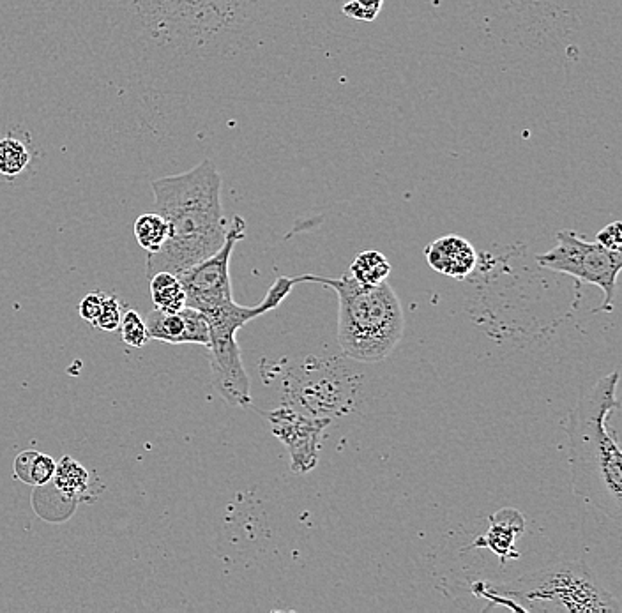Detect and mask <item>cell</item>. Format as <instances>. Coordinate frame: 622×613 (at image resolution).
Masks as SVG:
<instances>
[{
	"instance_id": "6da1fadb",
	"label": "cell",
	"mask_w": 622,
	"mask_h": 613,
	"mask_svg": "<svg viewBox=\"0 0 622 613\" xmlns=\"http://www.w3.org/2000/svg\"><path fill=\"white\" fill-rule=\"evenodd\" d=\"M156 212L168 223V237L160 251L147 255L145 274L186 269L220 250L227 237L221 205V175L211 159L188 172L151 182Z\"/></svg>"
},
{
	"instance_id": "7a4b0ae2",
	"label": "cell",
	"mask_w": 622,
	"mask_h": 613,
	"mask_svg": "<svg viewBox=\"0 0 622 613\" xmlns=\"http://www.w3.org/2000/svg\"><path fill=\"white\" fill-rule=\"evenodd\" d=\"M617 387L619 371H612L580 398L564 421L573 492L614 522L622 515V453L610 424L621 410Z\"/></svg>"
},
{
	"instance_id": "3957f363",
	"label": "cell",
	"mask_w": 622,
	"mask_h": 613,
	"mask_svg": "<svg viewBox=\"0 0 622 613\" xmlns=\"http://www.w3.org/2000/svg\"><path fill=\"white\" fill-rule=\"evenodd\" d=\"M303 283L333 288L338 296V343L343 356L359 363H380L402 340L405 315L393 287L382 281L366 287L350 274L326 278L301 274Z\"/></svg>"
},
{
	"instance_id": "277c9868",
	"label": "cell",
	"mask_w": 622,
	"mask_h": 613,
	"mask_svg": "<svg viewBox=\"0 0 622 613\" xmlns=\"http://www.w3.org/2000/svg\"><path fill=\"white\" fill-rule=\"evenodd\" d=\"M474 594L516 612L619 613L608 592L584 561H562L511 583H474Z\"/></svg>"
},
{
	"instance_id": "5b68a950",
	"label": "cell",
	"mask_w": 622,
	"mask_h": 613,
	"mask_svg": "<svg viewBox=\"0 0 622 613\" xmlns=\"http://www.w3.org/2000/svg\"><path fill=\"white\" fill-rule=\"evenodd\" d=\"M299 283H303L301 276H280L267 290L264 301L257 306H241L236 301H230L204 313L211 336L207 349L211 352L213 386L228 405L248 407L251 403L250 377L237 345V333L251 320L276 310Z\"/></svg>"
},
{
	"instance_id": "8992f818",
	"label": "cell",
	"mask_w": 622,
	"mask_h": 613,
	"mask_svg": "<svg viewBox=\"0 0 622 613\" xmlns=\"http://www.w3.org/2000/svg\"><path fill=\"white\" fill-rule=\"evenodd\" d=\"M352 371L334 361L308 357L292 373L283 405L308 416L334 417L349 414L356 403L359 384Z\"/></svg>"
},
{
	"instance_id": "52a82bcc",
	"label": "cell",
	"mask_w": 622,
	"mask_h": 613,
	"mask_svg": "<svg viewBox=\"0 0 622 613\" xmlns=\"http://www.w3.org/2000/svg\"><path fill=\"white\" fill-rule=\"evenodd\" d=\"M545 269L573 276L582 283L603 290L600 311L614 310L615 288L622 269V251H610L601 244L589 243L573 230L557 232V246L536 257Z\"/></svg>"
},
{
	"instance_id": "ba28073f",
	"label": "cell",
	"mask_w": 622,
	"mask_h": 613,
	"mask_svg": "<svg viewBox=\"0 0 622 613\" xmlns=\"http://www.w3.org/2000/svg\"><path fill=\"white\" fill-rule=\"evenodd\" d=\"M246 237V221L234 216L228 225L227 237L220 250L179 274L186 292V306L207 313L234 301L230 281V258L237 243Z\"/></svg>"
},
{
	"instance_id": "9c48e42d",
	"label": "cell",
	"mask_w": 622,
	"mask_h": 613,
	"mask_svg": "<svg viewBox=\"0 0 622 613\" xmlns=\"http://www.w3.org/2000/svg\"><path fill=\"white\" fill-rule=\"evenodd\" d=\"M271 432L285 444L290 455V469L308 474L319 463V449L331 417L308 416L299 410L281 405L264 414Z\"/></svg>"
},
{
	"instance_id": "30bf717a",
	"label": "cell",
	"mask_w": 622,
	"mask_h": 613,
	"mask_svg": "<svg viewBox=\"0 0 622 613\" xmlns=\"http://www.w3.org/2000/svg\"><path fill=\"white\" fill-rule=\"evenodd\" d=\"M149 340L170 345H202L209 347V322L202 311L184 306L175 313L152 310L144 318Z\"/></svg>"
},
{
	"instance_id": "8fae6325",
	"label": "cell",
	"mask_w": 622,
	"mask_h": 613,
	"mask_svg": "<svg viewBox=\"0 0 622 613\" xmlns=\"http://www.w3.org/2000/svg\"><path fill=\"white\" fill-rule=\"evenodd\" d=\"M425 258L433 271L455 280H465L478 265L474 246L460 235H446L428 244Z\"/></svg>"
},
{
	"instance_id": "7c38bea8",
	"label": "cell",
	"mask_w": 622,
	"mask_h": 613,
	"mask_svg": "<svg viewBox=\"0 0 622 613\" xmlns=\"http://www.w3.org/2000/svg\"><path fill=\"white\" fill-rule=\"evenodd\" d=\"M38 152L22 129L0 131V182H15L31 172Z\"/></svg>"
},
{
	"instance_id": "4fadbf2b",
	"label": "cell",
	"mask_w": 622,
	"mask_h": 613,
	"mask_svg": "<svg viewBox=\"0 0 622 613\" xmlns=\"http://www.w3.org/2000/svg\"><path fill=\"white\" fill-rule=\"evenodd\" d=\"M524 529V516L520 515L516 509H501L495 515L490 516V530L486 532L485 538L478 539L474 546L481 545L490 548L504 562L508 557H516L513 546H515L518 534H522Z\"/></svg>"
},
{
	"instance_id": "5bb4252c",
	"label": "cell",
	"mask_w": 622,
	"mask_h": 613,
	"mask_svg": "<svg viewBox=\"0 0 622 613\" xmlns=\"http://www.w3.org/2000/svg\"><path fill=\"white\" fill-rule=\"evenodd\" d=\"M149 287L154 310L175 313L186 306V292L177 274L167 271L152 274L149 278Z\"/></svg>"
},
{
	"instance_id": "9a60e30c",
	"label": "cell",
	"mask_w": 622,
	"mask_h": 613,
	"mask_svg": "<svg viewBox=\"0 0 622 613\" xmlns=\"http://www.w3.org/2000/svg\"><path fill=\"white\" fill-rule=\"evenodd\" d=\"M55 465L52 456L39 451H23L16 456L15 476L25 485L45 486L54 477Z\"/></svg>"
},
{
	"instance_id": "2e32d148",
	"label": "cell",
	"mask_w": 622,
	"mask_h": 613,
	"mask_svg": "<svg viewBox=\"0 0 622 613\" xmlns=\"http://www.w3.org/2000/svg\"><path fill=\"white\" fill-rule=\"evenodd\" d=\"M349 274L357 283L373 287L387 281L391 274V264L386 255H382L380 251H363L350 264Z\"/></svg>"
},
{
	"instance_id": "e0dca14e",
	"label": "cell",
	"mask_w": 622,
	"mask_h": 613,
	"mask_svg": "<svg viewBox=\"0 0 622 613\" xmlns=\"http://www.w3.org/2000/svg\"><path fill=\"white\" fill-rule=\"evenodd\" d=\"M54 485L59 492L75 499L78 495L87 492L89 488V472L84 465L76 462L71 456H64L61 462L55 465Z\"/></svg>"
},
{
	"instance_id": "ac0fdd59",
	"label": "cell",
	"mask_w": 622,
	"mask_h": 613,
	"mask_svg": "<svg viewBox=\"0 0 622 613\" xmlns=\"http://www.w3.org/2000/svg\"><path fill=\"white\" fill-rule=\"evenodd\" d=\"M135 239L147 255L160 251L168 237V223L158 212H147L135 221Z\"/></svg>"
},
{
	"instance_id": "d6986e66",
	"label": "cell",
	"mask_w": 622,
	"mask_h": 613,
	"mask_svg": "<svg viewBox=\"0 0 622 613\" xmlns=\"http://www.w3.org/2000/svg\"><path fill=\"white\" fill-rule=\"evenodd\" d=\"M119 331H121L122 341L131 349H142L145 343L149 341L145 320L140 317L137 310H128L126 313H122Z\"/></svg>"
},
{
	"instance_id": "ffe728a7",
	"label": "cell",
	"mask_w": 622,
	"mask_h": 613,
	"mask_svg": "<svg viewBox=\"0 0 622 613\" xmlns=\"http://www.w3.org/2000/svg\"><path fill=\"white\" fill-rule=\"evenodd\" d=\"M122 320V303L115 296H107L103 299V306L99 311L98 320L94 326L101 329V331H107V333H115L119 331Z\"/></svg>"
},
{
	"instance_id": "44dd1931",
	"label": "cell",
	"mask_w": 622,
	"mask_h": 613,
	"mask_svg": "<svg viewBox=\"0 0 622 613\" xmlns=\"http://www.w3.org/2000/svg\"><path fill=\"white\" fill-rule=\"evenodd\" d=\"M384 0H345L343 13L357 22H373L382 9Z\"/></svg>"
},
{
	"instance_id": "7402d4cb",
	"label": "cell",
	"mask_w": 622,
	"mask_h": 613,
	"mask_svg": "<svg viewBox=\"0 0 622 613\" xmlns=\"http://www.w3.org/2000/svg\"><path fill=\"white\" fill-rule=\"evenodd\" d=\"M103 299H105V294L103 292H92L89 296H85L82 299V303L78 304V313H80V317L84 318L85 322H89V324H96V320L99 317V311H101V306H103Z\"/></svg>"
},
{
	"instance_id": "603a6c76",
	"label": "cell",
	"mask_w": 622,
	"mask_h": 613,
	"mask_svg": "<svg viewBox=\"0 0 622 613\" xmlns=\"http://www.w3.org/2000/svg\"><path fill=\"white\" fill-rule=\"evenodd\" d=\"M596 243L610 251H622V228L621 221H614L596 235Z\"/></svg>"
}]
</instances>
